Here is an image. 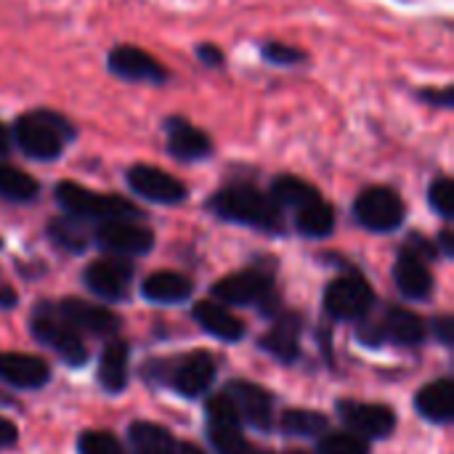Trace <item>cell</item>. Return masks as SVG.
Listing matches in <instances>:
<instances>
[{"label": "cell", "mask_w": 454, "mask_h": 454, "mask_svg": "<svg viewBox=\"0 0 454 454\" xmlns=\"http://www.w3.org/2000/svg\"><path fill=\"white\" fill-rule=\"evenodd\" d=\"M207 210L221 221L250 226V229H258V231H266V234H282V229H285L282 210L277 207L271 194L261 192L253 184L221 186L207 200Z\"/></svg>", "instance_id": "1"}, {"label": "cell", "mask_w": 454, "mask_h": 454, "mask_svg": "<svg viewBox=\"0 0 454 454\" xmlns=\"http://www.w3.org/2000/svg\"><path fill=\"white\" fill-rule=\"evenodd\" d=\"M13 144L35 162H53L64 154L67 144L74 141V125L51 109H32L21 114L13 125Z\"/></svg>", "instance_id": "2"}, {"label": "cell", "mask_w": 454, "mask_h": 454, "mask_svg": "<svg viewBox=\"0 0 454 454\" xmlns=\"http://www.w3.org/2000/svg\"><path fill=\"white\" fill-rule=\"evenodd\" d=\"M53 197L59 207L64 210V215L80 218L85 223H101V221H114V218H133V221L141 218V210L130 200L120 194H98L74 181L56 184Z\"/></svg>", "instance_id": "3"}, {"label": "cell", "mask_w": 454, "mask_h": 454, "mask_svg": "<svg viewBox=\"0 0 454 454\" xmlns=\"http://www.w3.org/2000/svg\"><path fill=\"white\" fill-rule=\"evenodd\" d=\"M213 295L223 306H255L258 311L271 314L279 306V295L274 279L261 269H247L239 274H229L213 285Z\"/></svg>", "instance_id": "4"}, {"label": "cell", "mask_w": 454, "mask_h": 454, "mask_svg": "<svg viewBox=\"0 0 454 454\" xmlns=\"http://www.w3.org/2000/svg\"><path fill=\"white\" fill-rule=\"evenodd\" d=\"M354 218L367 231L391 234L404 223L407 207H404V200L399 197V192H394L391 186H370L356 197Z\"/></svg>", "instance_id": "5"}, {"label": "cell", "mask_w": 454, "mask_h": 454, "mask_svg": "<svg viewBox=\"0 0 454 454\" xmlns=\"http://www.w3.org/2000/svg\"><path fill=\"white\" fill-rule=\"evenodd\" d=\"M32 333H35V338L43 346L53 348L67 364H74V367L77 364H85V359H88L85 343H82L80 333L59 314L56 306H45L43 303L35 311V317H32Z\"/></svg>", "instance_id": "6"}, {"label": "cell", "mask_w": 454, "mask_h": 454, "mask_svg": "<svg viewBox=\"0 0 454 454\" xmlns=\"http://www.w3.org/2000/svg\"><path fill=\"white\" fill-rule=\"evenodd\" d=\"M93 242L109 255L130 258V255H146L154 247V234L149 226L136 223L133 218H114V221L96 223Z\"/></svg>", "instance_id": "7"}, {"label": "cell", "mask_w": 454, "mask_h": 454, "mask_svg": "<svg viewBox=\"0 0 454 454\" xmlns=\"http://www.w3.org/2000/svg\"><path fill=\"white\" fill-rule=\"evenodd\" d=\"M372 303H375V293H372L370 282L356 271L333 279L327 285V290H325L327 314L335 317V319H343V322L367 317Z\"/></svg>", "instance_id": "8"}, {"label": "cell", "mask_w": 454, "mask_h": 454, "mask_svg": "<svg viewBox=\"0 0 454 454\" xmlns=\"http://www.w3.org/2000/svg\"><path fill=\"white\" fill-rule=\"evenodd\" d=\"M128 189L154 205H181L189 197V189L181 178H176L173 173L157 168V165H130L125 173Z\"/></svg>", "instance_id": "9"}, {"label": "cell", "mask_w": 454, "mask_h": 454, "mask_svg": "<svg viewBox=\"0 0 454 454\" xmlns=\"http://www.w3.org/2000/svg\"><path fill=\"white\" fill-rule=\"evenodd\" d=\"M106 67L114 77L125 82H146V85H165L168 69L144 48L136 45H114L106 56Z\"/></svg>", "instance_id": "10"}, {"label": "cell", "mask_w": 454, "mask_h": 454, "mask_svg": "<svg viewBox=\"0 0 454 454\" xmlns=\"http://www.w3.org/2000/svg\"><path fill=\"white\" fill-rule=\"evenodd\" d=\"M85 287L98 295V298H106V301H120L128 295V287L133 282V266L125 261V258H98L93 261L85 274Z\"/></svg>", "instance_id": "11"}, {"label": "cell", "mask_w": 454, "mask_h": 454, "mask_svg": "<svg viewBox=\"0 0 454 454\" xmlns=\"http://www.w3.org/2000/svg\"><path fill=\"white\" fill-rule=\"evenodd\" d=\"M165 128V138H168V154L181 160V162H200V160H207L213 154V141L210 136L192 125L186 117H168L162 122Z\"/></svg>", "instance_id": "12"}, {"label": "cell", "mask_w": 454, "mask_h": 454, "mask_svg": "<svg viewBox=\"0 0 454 454\" xmlns=\"http://www.w3.org/2000/svg\"><path fill=\"white\" fill-rule=\"evenodd\" d=\"M226 396L234 402L237 412L242 420H247L253 428L258 431H269L271 428V418H274V402L271 394L263 391L255 383H245V380H234L226 391Z\"/></svg>", "instance_id": "13"}, {"label": "cell", "mask_w": 454, "mask_h": 454, "mask_svg": "<svg viewBox=\"0 0 454 454\" xmlns=\"http://www.w3.org/2000/svg\"><path fill=\"white\" fill-rule=\"evenodd\" d=\"M59 314L80 333H90V335H98V338H106V335H114L120 330V317L112 314L109 309H101V306H93V303H85L80 298H67L59 303Z\"/></svg>", "instance_id": "14"}, {"label": "cell", "mask_w": 454, "mask_h": 454, "mask_svg": "<svg viewBox=\"0 0 454 454\" xmlns=\"http://www.w3.org/2000/svg\"><path fill=\"white\" fill-rule=\"evenodd\" d=\"M343 420L359 434L370 439H386L396 428V415L394 410L383 404H362V402H340L338 404Z\"/></svg>", "instance_id": "15"}, {"label": "cell", "mask_w": 454, "mask_h": 454, "mask_svg": "<svg viewBox=\"0 0 454 454\" xmlns=\"http://www.w3.org/2000/svg\"><path fill=\"white\" fill-rule=\"evenodd\" d=\"M394 279H396V287L402 290V295H407L412 301H426L434 290L431 269L426 266V258L418 255L412 247H404L399 253L396 266H394Z\"/></svg>", "instance_id": "16"}, {"label": "cell", "mask_w": 454, "mask_h": 454, "mask_svg": "<svg viewBox=\"0 0 454 454\" xmlns=\"http://www.w3.org/2000/svg\"><path fill=\"white\" fill-rule=\"evenodd\" d=\"M213 378H215V359L207 351H194L186 359H181L178 367L173 370V388L181 396L194 399L210 388Z\"/></svg>", "instance_id": "17"}, {"label": "cell", "mask_w": 454, "mask_h": 454, "mask_svg": "<svg viewBox=\"0 0 454 454\" xmlns=\"http://www.w3.org/2000/svg\"><path fill=\"white\" fill-rule=\"evenodd\" d=\"M51 378L48 364L40 356L3 351L0 354V380L13 388H40Z\"/></svg>", "instance_id": "18"}, {"label": "cell", "mask_w": 454, "mask_h": 454, "mask_svg": "<svg viewBox=\"0 0 454 454\" xmlns=\"http://www.w3.org/2000/svg\"><path fill=\"white\" fill-rule=\"evenodd\" d=\"M194 319L200 322L202 330H207L213 338L226 340V343H237L245 338V325L242 319H237L223 303H213V301H200L194 306Z\"/></svg>", "instance_id": "19"}, {"label": "cell", "mask_w": 454, "mask_h": 454, "mask_svg": "<svg viewBox=\"0 0 454 454\" xmlns=\"http://www.w3.org/2000/svg\"><path fill=\"white\" fill-rule=\"evenodd\" d=\"M301 317L298 314H285L263 338H261V348L269 351L274 359L290 364L298 359L301 354Z\"/></svg>", "instance_id": "20"}, {"label": "cell", "mask_w": 454, "mask_h": 454, "mask_svg": "<svg viewBox=\"0 0 454 454\" xmlns=\"http://www.w3.org/2000/svg\"><path fill=\"white\" fill-rule=\"evenodd\" d=\"M293 215H295V229L311 239H325L335 229V207L327 200H322V194L295 207Z\"/></svg>", "instance_id": "21"}, {"label": "cell", "mask_w": 454, "mask_h": 454, "mask_svg": "<svg viewBox=\"0 0 454 454\" xmlns=\"http://www.w3.org/2000/svg\"><path fill=\"white\" fill-rule=\"evenodd\" d=\"M192 282L178 271H157L149 274L141 285V293L152 303H181L192 295Z\"/></svg>", "instance_id": "22"}, {"label": "cell", "mask_w": 454, "mask_h": 454, "mask_svg": "<svg viewBox=\"0 0 454 454\" xmlns=\"http://www.w3.org/2000/svg\"><path fill=\"white\" fill-rule=\"evenodd\" d=\"M418 412L426 418V420H434V423H450L454 415V388L450 380H436L431 386H426L418 399Z\"/></svg>", "instance_id": "23"}, {"label": "cell", "mask_w": 454, "mask_h": 454, "mask_svg": "<svg viewBox=\"0 0 454 454\" xmlns=\"http://www.w3.org/2000/svg\"><path fill=\"white\" fill-rule=\"evenodd\" d=\"M380 330H383V338H391V340H396L399 346H418V343H423V338H426V325H423V319H420L418 314L407 311V309H399V306L388 309V314H386Z\"/></svg>", "instance_id": "24"}, {"label": "cell", "mask_w": 454, "mask_h": 454, "mask_svg": "<svg viewBox=\"0 0 454 454\" xmlns=\"http://www.w3.org/2000/svg\"><path fill=\"white\" fill-rule=\"evenodd\" d=\"M128 380V343L112 340L98 362V383L109 394H120Z\"/></svg>", "instance_id": "25"}, {"label": "cell", "mask_w": 454, "mask_h": 454, "mask_svg": "<svg viewBox=\"0 0 454 454\" xmlns=\"http://www.w3.org/2000/svg\"><path fill=\"white\" fill-rule=\"evenodd\" d=\"M271 200L277 202V207L285 213V210H295L301 205H306L309 200L319 197L317 186H311L309 181L298 178V176H290V173H282L271 181V189H269Z\"/></svg>", "instance_id": "26"}, {"label": "cell", "mask_w": 454, "mask_h": 454, "mask_svg": "<svg viewBox=\"0 0 454 454\" xmlns=\"http://www.w3.org/2000/svg\"><path fill=\"white\" fill-rule=\"evenodd\" d=\"M0 197L16 205H27L40 197V184L35 176L16 165H0Z\"/></svg>", "instance_id": "27"}, {"label": "cell", "mask_w": 454, "mask_h": 454, "mask_svg": "<svg viewBox=\"0 0 454 454\" xmlns=\"http://www.w3.org/2000/svg\"><path fill=\"white\" fill-rule=\"evenodd\" d=\"M48 237L67 253H85L93 234L85 229V221L80 218H72V215H61V218H53L48 223Z\"/></svg>", "instance_id": "28"}, {"label": "cell", "mask_w": 454, "mask_h": 454, "mask_svg": "<svg viewBox=\"0 0 454 454\" xmlns=\"http://www.w3.org/2000/svg\"><path fill=\"white\" fill-rule=\"evenodd\" d=\"M130 442H133L136 454H176L178 450L173 436L154 423H133Z\"/></svg>", "instance_id": "29"}, {"label": "cell", "mask_w": 454, "mask_h": 454, "mask_svg": "<svg viewBox=\"0 0 454 454\" xmlns=\"http://www.w3.org/2000/svg\"><path fill=\"white\" fill-rule=\"evenodd\" d=\"M282 428L293 436H319L327 431V418L314 410H290L282 415Z\"/></svg>", "instance_id": "30"}, {"label": "cell", "mask_w": 454, "mask_h": 454, "mask_svg": "<svg viewBox=\"0 0 454 454\" xmlns=\"http://www.w3.org/2000/svg\"><path fill=\"white\" fill-rule=\"evenodd\" d=\"M319 454H370V444L364 442V436H356L351 431L348 434L338 431V434L322 436Z\"/></svg>", "instance_id": "31"}, {"label": "cell", "mask_w": 454, "mask_h": 454, "mask_svg": "<svg viewBox=\"0 0 454 454\" xmlns=\"http://www.w3.org/2000/svg\"><path fill=\"white\" fill-rule=\"evenodd\" d=\"M428 205H431L434 213H439L444 221H450L454 215V184L447 176H439V178L428 186Z\"/></svg>", "instance_id": "32"}, {"label": "cell", "mask_w": 454, "mask_h": 454, "mask_svg": "<svg viewBox=\"0 0 454 454\" xmlns=\"http://www.w3.org/2000/svg\"><path fill=\"white\" fill-rule=\"evenodd\" d=\"M261 56L271 64V67H298L306 61V51L290 45V43H266L261 48Z\"/></svg>", "instance_id": "33"}, {"label": "cell", "mask_w": 454, "mask_h": 454, "mask_svg": "<svg viewBox=\"0 0 454 454\" xmlns=\"http://www.w3.org/2000/svg\"><path fill=\"white\" fill-rule=\"evenodd\" d=\"M77 452L80 454H125L122 444L106 434V431H88L80 436L77 442Z\"/></svg>", "instance_id": "34"}, {"label": "cell", "mask_w": 454, "mask_h": 454, "mask_svg": "<svg viewBox=\"0 0 454 454\" xmlns=\"http://www.w3.org/2000/svg\"><path fill=\"white\" fill-rule=\"evenodd\" d=\"M418 98L428 106H436V109H452L454 106V88L452 85H444V88H423L418 93Z\"/></svg>", "instance_id": "35"}, {"label": "cell", "mask_w": 454, "mask_h": 454, "mask_svg": "<svg viewBox=\"0 0 454 454\" xmlns=\"http://www.w3.org/2000/svg\"><path fill=\"white\" fill-rule=\"evenodd\" d=\"M194 53H197L200 64L207 67V69H223L226 67V53L213 43H200Z\"/></svg>", "instance_id": "36"}, {"label": "cell", "mask_w": 454, "mask_h": 454, "mask_svg": "<svg viewBox=\"0 0 454 454\" xmlns=\"http://www.w3.org/2000/svg\"><path fill=\"white\" fill-rule=\"evenodd\" d=\"M16 436H19L16 426H13L11 420L0 418V450H8V447H13V444H16Z\"/></svg>", "instance_id": "37"}, {"label": "cell", "mask_w": 454, "mask_h": 454, "mask_svg": "<svg viewBox=\"0 0 454 454\" xmlns=\"http://www.w3.org/2000/svg\"><path fill=\"white\" fill-rule=\"evenodd\" d=\"M13 130H11V125H5V122H0V157H8L11 152H13Z\"/></svg>", "instance_id": "38"}, {"label": "cell", "mask_w": 454, "mask_h": 454, "mask_svg": "<svg viewBox=\"0 0 454 454\" xmlns=\"http://www.w3.org/2000/svg\"><path fill=\"white\" fill-rule=\"evenodd\" d=\"M436 333H439V338L450 346L452 343V319L450 317H444V319H439V325H436Z\"/></svg>", "instance_id": "39"}, {"label": "cell", "mask_w": 454, "mask_h": 454, "mask_svg": "<svg viewBox=\"0 0 454 454\" xmlns=\"http://www.w3.org/2000/svg\"><path fill=\"white\" fill-rule=\"evenodd\" d=\"M439 245H442V253H444L447 258H452L454 242H452V231H450V229H444V231H442V237H439Z\"/></svg>", "instance_id": "40"}, {"label": "cell", "mask_w": 454, "mask_h": 454, "mask_svg": "<svg viewBox=\"0 0 454 454\" xmlns=\"http://www.w3.org/2000/svg\"><path fill=\"white\" fill-rule=\"evenodd\" d=\"M13 303H16V293L8 290V287H3L0 290V309H11Z\"/></svg>", "instance_id": "41"}, {"label": "cell", "mask_w": 454, "mask_h": 454, "mask_svg": "<svg viewBox=\"0 0 454 454\" xmlns=\"http://www.w3.org/2000/svg\"><path fill=\"white\" fill-rule=\"evenodd\" d=\"M176 454H205L200 447H194V444H178V450Z\"/></svg>", "instance_id": "42"}, {"label": "cell", "mask_w": 454, "mask_h": 454, "mask_svg": "<svg viewBox=\"0 0 454 454\" xmlns=\"http://www.w3.org/2000/svg\"><path fill=\"white\" fill-rule=\"evenodd\" d=\"M285 454H306V452H285Z\"/></svg>", "instance_id": "43"}, {"label": "cell", "mask_w": 454, "mask_h": 454, "mask_svg": "<svg viewBox=\"0 0 454 454\" xmlns=\"http://www.w3.org/2000/svg\"><path fill=\"white\" fill-rule=\"evenodd\" d=\"M0 247H3V239H0Z\"/></svg>", "instance_id": "44"}]
</instances>
